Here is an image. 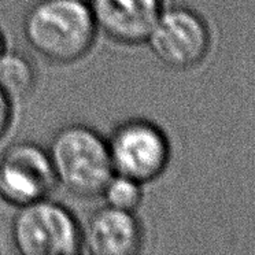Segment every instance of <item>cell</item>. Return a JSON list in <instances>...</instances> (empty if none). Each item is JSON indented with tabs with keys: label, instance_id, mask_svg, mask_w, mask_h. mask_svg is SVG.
I'll use <instances>...</instances> for the list:
<instances>
[{
	"label": "cell",
	"instance_id": "obj_1",
	"mask_svg": "<svg viewBox=\"0 0 255 255\" xmlns=\"http://www.w3.org/2000/svg\"><path fill=\"white\" fill-rule=\"evenodd\" d=\"M22 30L32 50L55 65L81 61L99 32L89 4L80 0H37L23 17Z\"/></svg>",
	"mask_w": 255,
	"mask_h": 255
},
{
	"label": "cell",
	"instance_id": "obj_2",
	"mask_svg": "<svg viewBox=\"0 0 255 255\" xmlns=\"http://www.w3.org/2000/svg\"><path fill=\"white\" fill-rule=\"evenodd\" d=\"M47 151L56 184L77 198H98L114 174L107 139L88 125L62 127Z\"/></svg>",
	"mask_w": 255,
	"mask_h": 255
},
{
	"label": "cell",
	"instance_id": "obj_3",
	"mask_svg": "<svg viewBox=\"0 0 255 255\" xmlns=\"http://www.w3.org/2000/svg\"><path fill=\"white\" fill-rule=\"evenodd\" d=\"M17 209L11 222V242L17 253L76 255L83 251V227L65 205L44 198Z\"/></svg>",
	"mask_w": 255,
	"mask_h": 255
},
{
	"label": "cell",
	"instance_id": "obj_4",
	"mask_svg": "<svg viewBox=\"0 0 255 255\" xmlns=\"http://www.w3.org/2000/svg\"><path fill=\"white\" fill-rule=\"evenodd\" d=\"M114 173L150 184L166 172L172 145L166 132L147 118H128L107 137Z\"/></svg>",
	"mask_w": 255,
	"mask_h": 255
},
{
	"label": "cell",
	"instance_id": "obj_5",
	"mask_svg": "<svg viewBox=\"0 0 255 255\" xmlns=\"http://www.w3.org/2000/svg\"><path fill=\"white\" fill-rule=\"evenodd\" d=\"M210 32L199 14L188 7H163L144 44L163 66L189 70L203 62L210 50Z\"/></svg>",
	"mask_w": 255,
	"mask_h": 255
},
{
	"label": "cell",
	"instance_id": "obj_6",
	"mask_svg": "<svg viewBox=\"0 0 255 255\" xmlns=\"http://www.w3.org/2000/svg\"><path fill=\"white\" fill-rule=\"evenodd\" d=\"M58 187L48 151L34 141H18L0 155V199L14 207L48 198Z\"/></svg>",
	"mask_w": 255,
	"mask_h": 255
},
{
	"label": "cell",
	"instance_id": "obj_7",
	"mask_svg": "<svg viewBox=\"0 0 255 255\" xmlns=\"http://www.w3.org/2000/svg\"><path fill=\"white\" fill-rule=\"evenodd\" d=\"M144 247V228L136 213L102 206L83 227V251L94 255H134Z\"/></svg>",
	"mask_w": 255,
	"mask_h": 255
},
{
	"label": "cell",
	"instance_id": "obj_8",
	"mask_svg": "<svg viewBox=\"0 0 255 255\" xmlns=\"http://www.w3.org/2000/svg\"><path fill=\"white\" fill-rule=\"evenodd\" d=\"M100 32L122 45L144 44L150 29L163 10V0H91Z\"/></svg>",
	"mask_w": 255,
	"mask_h": 255
},
{
	"label": "cell",
	"instance_id": "obj_9",
	"mask_svg": "<svg viewBox=\"0 0 255 255\" xmlns=\"http://www.w3.org/2000/svg\"><path fill=\"white\" fill-rule=\"evenodd\" d=\"M36 84L37 73L29 56L7 48L0 54V89L14 103L28 98Z\"/></svg>",
	"mask_w": 255,
	"mask_h": 255
},
{
	"label": "cell",
	"instance_id": "obj_10",
	"mask_svg": "<svg viewBox=\"0 0 255 255\" xmlns=\"http://www.w3.org/2000/svg\"><path fill=\"white\" fill-rule=\"evenodd\" d=\"M99 196L109 207L136 213L144 199V184L114 173L105 184Z\"/></svg>",
	"mask_w": 255,
	"mask_h": 255
},
{
	"label": "cell",
	"instance_id": "obj_11",
	"mask_svg": "<svg viewBox=\"0 0 255 255\" xmlns=\"http://www.w3.org/2000/svg\"><path fill=\"white\" fill-rule=\"evenodd\" d=\"M14 120V102L0 89V140L3 139Z\"/></svg>",
	"mask_w": 255,
	"mask_h": 255
},
{
	"label": "cell",
	"instance_id": "obj_12",
	"mask_svg": "<svg viewBox=\"0 0 255 255\" xmlns=\"http://www.w3.org/2000/svg\"><path fill=\"white\" fill-rule=\"evenodd\" d=\"M6 37H4V34L1 32V29H0V54L3 52V51L6 50Z\"/></svg>",
	"mask_w": 255,
	"mask_h": 255
},
{
	"label": "cell",
	"instance_id": "obj_13",
	"mask_svg": "<svg viewBox=\"0 0 255 255\" xmlns=\"http://www.w3.org/2000/svg\"><path fill=\"white\" fill-rule=\"evenodd\" d=\"M80 1H84V3H88V4H89V3H91V0H80Z\"/></svg>",
	"mask_w": 255,
	"mask_h": 255
}]
</instances>
